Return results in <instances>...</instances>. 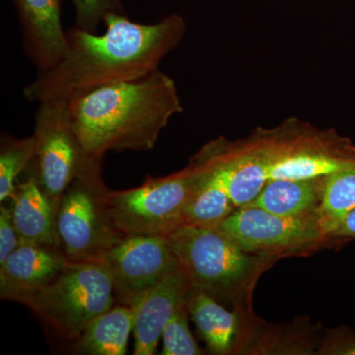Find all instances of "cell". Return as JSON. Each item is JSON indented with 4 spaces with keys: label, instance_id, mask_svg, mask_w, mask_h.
<instances>
[{
    "label": "cell",
    "instance_id": "cb8c5ba5",
    "mask_svg": "<svg viewBox=\"0 0 355 355\" xmlns=\"http://www.w3.org/2000/svg\"><path fill=\"white\" fill-rule=\"evenodd\" d=\"M21 244L13 223L12 207H0V263Z\"/></svg>",
    "mask_w": 355,
    "mask_h": 355
},
{
    "label": "cell",
    "instance_id": "9c48e42d",
    "mask_svg": "<svg viewBox=\"0 0 355 355\" xmlns=\"http://www.w3.org/2000/svg\"><path fill=\"white\" fill-rule=\"evenodd\" d=\"M98 263L108 270L121 305L135 307L179 263L166 237L125 236Z\"/></svg>",
    "mask_w": 355,
    "mask_h": 355
},
{
    "label": "cell",
    "instance_id": "603a6c76",
    "mask_svg": "<svg viewBox=\"0 0 355 355\" xmlns=\"http://www.w3.org/2000/svg\"><path fill=\"white\" fill-rule=\"evenodd\" d=\"M76 11V25L77 29L83 31L97 33L98 27L104 23L109 14H125L121 0H70Z\"/></svg>",
    "mask_w": 355,
    "mask_h": 355
},
{
    "label": "cell",
    "instance_id": "e0dca14e",
    "mask_svg": "<svg viewBox=\"0 0 355 355\" xmlns=\"http://www.w3.org/2000/svg\"><path fill=\"white\" fill-rule=\"evenodd\" d=\"M135 326V310L116 305L88 324L76 340V349L91 355H125Z\"/></svg>",
    "mask_w": 355,
    "mask_h": 355
},
{
    "label": "cell",
    "instance_id": "6da1fadb",
    "mask_svg": "<svg viewBox=\"0 0 355 355\" xmlns=\"http://www.w3.org/2000/svg\"><path fill=\"white\" fill-rule=\"evenodd\" d=\"M106 32L92 34L73 27L67 32V51L50 69L41 70L26 86L29 101H64L105 86L139 80L158 69L179 46L186 21L171 14L155 24H140L123 14H109Z\"/></svg>",
    "mask_w": 355,
    "mask_h": 355
},
{
    "label": "cell",
    "instance_id": "484cf974",
    "mask_svg": "<svg viewBox=\"0 0 355 355\" xmlns=\"http://www.w3.org/2000/svg\"><path fill=\"white\" fill-rule=\"evenodd\" d=\"M329 238L336 241L355 240V209L336 224L331 231Z\"/></svg>",
    "mask_w": 355,
    "mask_h": 355
},
{
    "label": "cell",
    "instance_id": "44dd1931",
    "mask_svg": "<svg viewBox=\"0 0 355 355\" xmlns=\"http://www.w3.org/2000/svg\"><path fill=\"white\" fill-rule=\"evenodd\" d=\"M36 150L34 135L16 139L4 137L0 150V202L12 197L15 190V180L20 173L27 169L32 162Z\"/></svg>",
    "mask_w": 355,
    "mask_h": 355
},
{
    "label": "cell",
    "instance_id": "5b68a950",
    "mask_svg": "<svg viewBox=\"0 0 355 355\" xmlns=\"http://www.w3.org/2000/svg\"><path fill=\"white\" fill-rule=\"evenodd\" d=\"M17 301L60 335L76 340L91 322L114 306L116 296L111 275L101 263L70 261L50 284Z\"/></svg>",
    "mask_w": 355,
    "mask_h": 355
},
{
    "label": "cell",
    "instance_id": "30bf717a",
    "mask_svg": "<svg viewBox=\"0 0 355 355\" xmlns=\"http://www.w3.org/2000/svg\"><path fill=\"white\" fill-rule=\"evenodd\" d=\"M218 229L247 253L298 251L329 239L318 214L286 217L256 207H239Z\"/></svg>",
    "mask_w": 355,
    "mask_h": 355
},
{
    "label": "cell",
    "instance_id": "8992f818",
    "mask_svg": "<svg viewBox=\"0 0 355 355\" xmlns=\"http://www.w3.org/2000/svg\"><path fill=\"white\" fill-rule=\"evenodd\" d=\"M101 163L76 178L65 190L57 214L60 249L71 263L99 261L123 239L110 220Z\"/></svg>",
    "mask_w": 355,
    "mask_h": 355
},
{
    "label": "cell",
    "instance_id": "7c38bea8",
    "mask_svg": "<svg viewBox=\"0 0 355 355\" xmlns=\"http://www.w3.org/2000/svg\"><path fill=\"white\" fill-rule=\"evenodd\" d=\"M191 291L190 282L178 265L140 299L132 308L135 310L133 354H155L166 324L179 306L187 300Z\"/></svg>",
    "mask_w": 355,
    "mask_h": 355
},
{
    "label": "cell",
    "instance_id": "9a60e30c",
    "mask_svg": "<svg viewBox=\"0 0 355 355\" xmlns=\"http://www.w3.org/2000/svg\"><path fill=\"white\" fill-rule=\"evenodd\" d=\"M12 217L21 243L60 247L57 216L35 177L16 184Z\"/></svg>",
    "mask_w": 355,
    "mask_h": 355
},
{
    "label": "cell",
    "instance_id": "ba28073f",
    "mask_svg": "<svg viewBox=\"0 0 355 355\" xmlns=\"http://www.w3.org/2000/svg\"><path fill=\"white\" fill-rule=\"evenodd\" d=\"M39 104L33 135L36 139L33 176L57 216L60 200L69 184L92 166L102 162V158L92 157L84 150L67 102Z\"/></svg>",
    "mask_w": 355,
    "mask_h": 355
},
{
    "label": "cell",
    "instance_id": "ac0fdd59",
    "mask_svg": "<svg viewBox=\"0 0 355 355\" xmlns=\"http://www.w3.org/2000/svg\"><path fill=\"white\" fill-rule=\"evenodd\" d=\"M187 307L210 352L227 354L237 334L239 320L236 313L218 304L207 292L195 288L189 293Z\"/></svg>",
    "mask_w": 355,
    "mask_h": 355
},
{
    "label": "cell",
    "instance_id": "7a4b0ae2",
    "mask_svg": "<svg viewBox=\"0 0 355 355\" xmlns=\"http://www.w3.org/2000/svg\"><path fill=\"white\" fill-rule=\"evenodd\" d=\"M67 103L84 150L96 158L109 151L150 150L173 116L183 112L176 83L159 69Z\"/></svg>",
    "mask_w": 355,
    "mask_h": 355
},
{
    "label": "cell",
    "instance_id": "4fadbf2b",
    "mask_svg": "<svg viewBox=\"0 0 355 355\" xmlns=\"http://www.w3.org/2000/svg\"><path fill=\"white\" fill-rule=\"evenodd\" d=\"M70 261L60 247L21 243L0 263V296L17 301L50 284Z\"/></svg>",
    "mask_w": 355,
    "mask_h": 355
},
{
    "label": "cell",
    "instance_id": "ffe728a7",
    "mask_svg": "<svg viewBox=\"0 0 355 355\" xmlns=\"http://www.w3.org/2000/svg\"><path fill=\"white\" fill-rule=\"evenodd\" d=\"M355 209V167L324 176L323 198L317 214L324 234ZM330 239V238H329Z\"/></svg>",
    "mask_w": 355,
    "mask_h": 355
},
{
    "label": "cell",
    "instance_id": "d6986e66",
    "mask_svg": "<svg viewBox=\"0 0 355 355\" xmlns=\"http://www.w3.org/2000/svg\"><path fill=\"white\" fill-rule=\"evenodd\" d=\"M222 139L216 166L198 187L184 209V226L218 228L222 222L237 209L231 200L219 168Z\"/></svg>",
    "mask_w": 355,
    "mask_h": 355
},
{
    "label": "cell",
    "instance_id": "277c9868",
    "mask_svg": "<svg viewBox=\"0 0 355 355\" xmlns=\"http://www.w3.org/2000/svg\"><path fill=\"white\" fill-rule=\"evenodd\" d=\"M191 288L214 298H234L263 266L218 228L182 226L166 237Z\"/></svg>",
    "mask_w": 355,
    "mask_h": 355
},
{
    "label": "cell",
    "instance_id": "7402d4cb",
    "mask_svg": "<svg viewBox=\"0 0 355 355\" xmlns=\"http://www.w3.org/2000/svg\"><path fill=\"white\" fill-rule=\"evenodd\" d=\"M187 300L179 306L162 334L163 355H200L202 349L191 335L188 324Z\"/></svg>",
    "mask_w": 355,
    "mask_h": 355
},
{
    "label": "cell",
    "instance_id": "52a82bcc",
    "mask_svg": "<svg viewBox=\"0 0 355 355\" xmlns=\"http://www.w3.org/2000/svg\"><path fill=\"white\" fill-rule=\"evenodd\" d=\"M263 133L270 160L268 181L313 179L355 167V144L335 130L291 119Z\"/></svg>",
    "mask_w": 355,
    "mask_h": 355
},
{
    "label": "cell",
    "instance_id": "5bb4252c",
    "mask_svg": "<svg viewBox=\"0 0 355 355\" xmlns=\"http://www.w3.org/2000/svg\"><path fill=\"white\" fill-rule=\"evenodd\" d=\"M13 3L28 57L39 71L55 67L67 51L60 0H13Z\"/></svg>",
    "mask_w": 355,
    "mask_h": 355
},
{
    "label": "cell",
    "instance_id": "d4e9b609",
    "mask_svg": "<svg viewBox=\"0 0 355 355\" xmlns=\"http://www.w3.org/2000/svg\"><path fill=\"white\" fill-rule=\"evenodd\" d=\"M323 354L355 355V333L349 329H338L324 343Z\"/></svg>",
    "mask_w": 355,
    "mask_h": 355
},
{
    "label": "cell",
    "instance_id": "8fae6325",
    "mask_svg": "<svg viewBox=\"0 0 355 355\" xmlns=\"http://www.w3.org/2000/svg\"><path fill=\"white\" fill-rule=\"evenodd\" d=\"M261 130L235 144L222 139L219 168L237 209L254 202L268 181L270 154Z\"/></svg>",
    "mask_w": 355,
    "mask_h": 355
},
{
    "label": "cell",
    "instance_id": "2e32d148",
    "mask_svg": "<svg viewBox=\"0 0 355 355\" xmlns=\"http://www.w3.org/2000/svg\"><path fill=\"white\" fill-rule=\"evenodd\" d=\"M324 177L304 180H270L260 195L246 207H260L286 217L315 216L323 198Z\"/></svg>",
    "mask_w": 355,
    "mask_h": 355
},
{
    "label": "cell",
    "instance_id": "3957f363",
    "mask_svg": "<svg viewBox=\"0 0 355 355\" xmlns=\"http://www.w3.org/2000/svg\"><path fill=\"white\" fill-rule=\"evenodd\" d=\"M220 140L207 144L184 169L166 177L149 178L141 186L105 193L107 214L123 236L167 237L184 226L189 200L216 164Z\"/></svg>",
    "mask_w": 355,
    "mask_h": 355
}]
</instances>
